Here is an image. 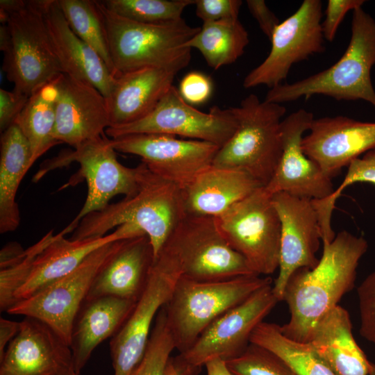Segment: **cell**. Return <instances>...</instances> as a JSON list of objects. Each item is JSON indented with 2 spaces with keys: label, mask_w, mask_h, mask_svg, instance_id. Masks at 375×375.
Segmentation results:
<instances>
[{
  "label": "cell",
  "mask_w": 375,
  "mask_h": 375,
  "mask_svg": "<svg viewBox=\"0 0 375 375\" xmlns=\"http://www.w3.org/2000/svg\"><path fill=\"white\" fill-rule=\"evenodd\" d=\"M367 249L363 237L342 231L323 244L322 256L313 269L300 268L291 275L283 297L290 317L280 326L285 337L308 343L317 322L354 287L359 261Z\"/></svg>",
  "instance_id": "obj_1"
},
{
  "label": "cell",
  "mask_w": 375,
  "mask_h": 375,
  "mask_svg": "<svg viewBox=\"0 0 375 375\" xmlns=\"http://www.w3.org/2000/svg\"><path fill=\"white\" fill-rule=\"evenodd\" d=\"M138 165L136 193L82 218L71 240L103 237L112 228L128 224L138 234L148 236L156 259L186 212L179 187L151 172L143 162Z\"/></svg>",
  "instance_id": "obj_2"
},
{
  "label": "cell",
  "mask_w": 375,
  "mask_h": 375,
  "mask_svg": "<svg viewBox=\"0 0 375 375\" xmlns=\"http://www.w3.org/2000/svg\"><path fill=\"white\" fill-rule=\"evenodd\" d=\"M374 65L375 20L360 7L353 10L351 39L335 63L292 83L270 88L265 100L281 104L324 95L338 101L364 100L375 107L371 78Z\"/></svg>",
  "instance_id": "obj_3"
},
{
  "label": "cell",
  "mask_w": 375,
  "mask_h": 375,
  "mask_svg": "<svg viewBox=\"0 0 375 375\" xmlns=\"http://www.w3.org/2000/svg\"><path fill=\"white\" fill-rule=\"evenodd\" d=\"M106 28L113 76L145 67H187L191 49L185 44L199 31L182 18L165 24H144L117 15L97 1Z\"/></svg>",
  "instance_id": "obj_4"
},
{
  "label": "cell",
  "mask_w": 375,
  "mask_h": 375,
  "mask_svg": "<svg viewBox=\"0 0 375 375\" xmlns=\"http://www.w3.org/2000/svg\"><path fill=\"white\" fill-rule=\"evenodd\" d=\"M237 122L231 138L216 153L212 165L244 172L265 186L282 153L281 124L286 108L260 101L251 94L239 106L230 108Z\"/></svg>",
  "instance_id": "obj_5"
},
{
  "label": "cell",
  "mask_w": 375,
  "mask_h": 375,
  "mask_svg": "<svg viewBox=\"0 0 375 375\" xmlns=\"http://www.w3.org/2000/svg\"><path fill=\"white\" fill-rule=\"evenodd\" d=\"M271 283L270 276L257 274L216 281L181 276L163 306L175 348L179 353L187 351L215 319Z\"/></svg>",
  "instance_id": "obj_6"
},
{
  "label": "cell",
  "mask_w": 375,
  "mask_h": 375,
  "mask_svg": "<svg viewBox=\"0 0 375 375\" xmlns=\"http://www.w3.org/2000/svg\"><path fill=\"white\" fill-rule=\"evenodd\" d=\"M2 69L14 90L31 96L62 71L44 20L42 0L8 15L0 26Z\"/></svg>",
  "instance_id": "obj_7"
},
{
  "label": "cell",
  "mask_w": 375,
  "mask_h": 375,
  "mask_svg": "<svg viewBox=\"0 0 375 375\" xmlns=\"http://www.w3.org/2000/svg\"><path fill=\"white\" fill-rule=\"evenodd\" d=\"M278 301L271 283L220 315L187 351L172 358L178 374L197 375L211 358L227 361L241 355L251 343L253 331Z\"/></svg>",
  "instance_id": "obj_8"
},
{
  "label": "cell",
  "mask_w": 375,
  "mask_h": 375,
  "mask_svg": "<svg viewBox=\"0 0 375 375\" xmlns=\"http://www.w3.org/2000/svg\"><path fill=\"white\" fill-rule=\"evenodd\" d=\"M215 218L228 244L256 274L269 276L278 268L281 222L264 186Z\"/></svg>",
  "instance_id": "obj_9"
},
{
  "label": "cell",
  "mask_w": 375,
  "mask_h": 375,
  "mask_svg": "<svg viewBox=\"0 0 375 375\" xmlns=\"http://www.w3.org/2000/svg\"><path fill=\"white\" fill-rule=\"evenodd\" d=\"M163 248L178 260L181 276L190 280L216 281L256 274L228 244L213 217L186 213Z\"/></svg>",
  "instance_id": "obj_10"
},
{
  "label": "cell",
  "mask_w": 375,
  "mask_h": 375,
  "mask_svg": "<svg viewBox=\"0 0 375 375\" xmlns=\"http://www.w3.org/2000/svg\"><path fill=\"white\" fill-rule=\"evenodd\" d=\"M73 162L79 164L80 176L85 179L88 187L85 203L69 224L73 231L82 218L106 207L112 197L117 195L131 197L138 191L139 165L131 168L120 163L110 138L105 135L47 161L35 175V181L48 171Z\"/></svg>",
  "instance_id": "obj_11"
},
{
  "label": "cell",
  "mask_w": 375,
  "mask_h": 375,
  "mask_svg": "<svg viewBox=\"0 0 375 375\" xmlns=\"http://www.w3.org/2000/svg\"><path fill=\"white\" fill-rule=\"evenodd\" d=\"M182 276L176 258L162 248L156 258L147 285L130 316L111 338L113 375H131L142 359L153 324Z\"/></svg>",
  "instance_id": "obj_12"
},
{
  "label": "cell",
  "mask_w": 375,
  "mask_h": 375,
  "mask_svg": "<svg viewBox=\"0 0 375 375\" xmlns=\"http://www.w3.org/2000/svg\"><path fill=\"white\" fill-rule=\"evenodd\" d=\"M122 240L91 253L73 272L33 295L17 301L7 312L31 317L52 328L70 347L74 319L98 272Z\"/></svg>",
  "instance_id": "obj_13"
},
{
  "label": "cell",
  "mask_w": 375,
  "mask_h": 375,
  "mask_svg": "<svg viewBox=\"0 0 375 375\" xmlns=\"http://www.w3.org/2000/svg\"><path fill=\"white\" fill-rule=\"evenodd\" d=\"M237 127L231 108L213 106L208 112L187 103L172 85L156 108L144 118L126 125L108 127L105 133L110 138L154 133L180 136L223 146Z\"/></svg>",
  "instance_id": "obj_14"
},
{
  "label": "cell",
  "mask_w": 375,
  "mask_h": 375,
  "mask_svg": "<svg viewBox=\"0 0 375 375\" xmlns=\"http://www.w3.org/2000/svg\"><path fill=\"white\" fill-rule=\"evenodd\" d=\"M322 3L304 0L298 9L274 30L265 59L245 76L244 88H272L286 79L292 66L325 51L322 27Z\"/></svg>",
  "instance_id": "obj_15"
},
{
  "label": "cell",
  "mask_w": 375,
  "mask_h": 375,
  "mask_svg": "<svg viewBox=\"0 0 375 375\" xmlns=\"http://www.w3.org/2000/svg\"><path fill=\"white\" fill-rule=\"evenodd\" d=\"M116 151L139 156L160 177L185 188L212 165L219 146L165 134H132L110 138Z\"/></svg>",
  "instance_id": "obj_16"
},
{
  "label": "cell",
  "mask_w": 375,
  "mask_h": 375,
  "mask_svg": "<svg viewBox=\"0 0 375 375\" xmlns=\"http://www.w3.org/2000/svg\"><path fill=\"white\" fill-rule=\"evenodd\" d=\"M281 222L278 274L273 285L278 300L283 301L286 284L298 269H313L322 240L317 213L312 199L285 192L272 195Z\"/></svg>",
  "instance_id": "obj_17"
},
{
  "label": "cell",
  "mask_w": 375,
  "mask_h": 375,
  "mask_svg": "<svg viewBox=\"0 0 375 375\" xmlns=\"http://www.w3.org/2000/svg\"><path fill=\"white\" fill-rule=\"evenodd\" d=\"M313 119L312 112L301 108L282 120L281 156L271 180L264 186L270 194L285 192L319 201L328 198L334 192L332 179L301 148L303 135L309 130Z\"/></svg>",
  "instance_id": "obj_18"
},
{
  "label": "cell",
  "mask_w": 375,
  "mask_h": 375,
  "mask_svg": "<svg viewBox=\"0 0 375 375\" xmlns=\"http://www.w3.org/2000/svg\"><path fill=\"white\" fill-rule=\"evenodd\" d=\"M303 137V153L331 178L375 147V122L342 115L314 119Z\"/></svg>",
  "instance_id": "obj_19"
},
{
  "label": "cell",
  "mask_w": 375,
  "mask_h": 375,
  "mask_svg": "<svg viewBox=\"0 0 375 375\" xmlns=\"http://www.w3.org/2000/svg\"><path fill=\"white\" fill-rule=\"evenodd\" d=\"M74 371L72 353L52 328L24 317L0 359V375H67Z\"/></svg>",
  "instance_id": "obj_20"
},
{
  "label": "cell",
  "mask_w": 375,
  "mask_h": 375,
  "mask_svg": "<svg viewBox=\"0 0 375 375\" xmlns=\"http://www.w3.org/2000/svg\"><path fill=\"white\" fill-rule=\"evenodd\" d=\"M58 90L55 139L74 148L104 135L110 122L106 98L92 85L61 74Z\"/></svg>",
  "instance_id": "obj_21"
},
{
  "label": "cell",
  "mask_w": 375,
  "mask_h": 375,
  "mask_svg": "<svg viewBox=\"0 0 375 375\" xmlns=\"http://www.w3.org/2000/svg\"><path fill=\"white\" fill-rule=\"evenodd\" d=\"M44 20L62 74L86 82L107 99L115 76L101 58L68 25L57 0H42Z\"/></svg>",
  "instance_id": "obj_22"
},
{
  "label": "cell",
  "mask_w": 375,
  "mask_h": 375,
  "mask_svg": "<svg viewBox=\"0 0 375 375\" xmlns=\"http://www.w3.org/2000/svg\"><path fill=\"white\" fill-rule=\"evenodd\" d=\"M154 261L147 235L122 240L98 272L86 299L110 296L138 301L147 285Z\"/></svg>",
  "instance_id": "obj_23"
},
{
  "label": "cell",
  "mask_w": 375,
  "mask_h": 375,
  "mask_svg": "<svg viewBox=\"0 0 375 375\" xmlns=\"http://www.w3.org/2000/svg\"><path fill=\"white\" fill-rule=\"evenodd\" d=\"M174 69L145 67L117 74L106 99L110 126L131 124L148 115L173 85Z\"/></svg>",
  "instance_id": "obj_24"
},
{
  "label": "cell",
  "mask_w": 375,
  "mask_h": 375,
  "mask_svg": "<svg viewBox=\"0 0 375 375\" xmlns=\"http://www.w3.org/2000/svg\"><path fill=\"white\" fill-rule=\"evenodd\" d=\"M70 232L67 226L56 234L53 240L38 256L28 279L15 295V303L73 272L99 247L111 242L131 238L124 225L118 226L103 237L81 240L65 238V235Z\"/></svg>",
  "instance_id": "obj_25"
},
{
  "label": "cell",
  "mask_w": 375,
  "mask_h": 375,
  "mask_svg": "<svg viewBox=\"0 0 375 375\" xmlns=\"http://www.w3.org/2000/svg\"><path fill=\"white\" fill-rule=\"evenodd\" d=\"M137 301L115 297L85 299L73 324L70 348L79 375L95 348L112 338L127 320Z\"/></svg>",
  "instance_id": "obj_26"
},
{
  "label": "cell",
  "mask_w": 375,
  "mask_h": 375,
  "mask_svg": "<svg viewBox=\"0 0 375 375\" xmlns=\"http://www.w3.org/2000/svg\"><path fill=\"white\" fill-rule=\"evenodd\" d=\"M260 187L244 172L211 165L181 190L185 211L216 217Z\"/></svg>",
  "instance_id": "obj_27"
},
{
  "label": "cell",
  "mask_w": 375,
  "mask_h": 375,
  "mask_svg": "<svg viewBox=\"0 0 375 375\" xmlns=\"http://www.w3.org/2000/svg\"><path fill=\"white\" fill-rule=\"evenodd\" d=\"M308 343L335 375H369L372 362L353 338L350 315L342 306L317 322Z\"/></svg>",
  "instance_id": "obj_28"
},
{
  "label": "cell",
  "mask_w": 375,
  "mask_h": 375,
  "mask_svg": "<svg viewBox=\"0 0 375 375\" xmlns=\"http://www.w3.org/2000/svg\"><path fill=\"white\" fill-rule=\"evenodd\" d=\"M30 144L19 128L12 124L0 138V233L14 231L20 223L16 202L19 184L31 165Z\"/></svg>",
  "instance_id": "obj_29"
},
{
  "label": "cell",
  "mask_w": 375,
  "mask_h": 375,
  "mask_svg": "<svg viewBox=\"0 0 375 375\" xmlns=\"http://www.w3.org/2000/svg\"><path fill=\"white\" fill-rule=\"evenodd\" d=\"M57 97L58 90L53 81L29 97L15 122L30 144L31 165L51 147L60 144L54 138Z\"/></svg>",
  "instance_id": "obj_30"
},
{
  "label": "cell",
  "mask_w": 375,
  "mask_h": 375,
  "mask_svg": "<svg viewBox=\"0 0 375 375\" xmlns=\"http://www.w3.org/2000/svg\"><path fill=\"white\" fill-rule=\"evenodd\" d=\"M249 43V33L238 19L203 22L185 44L198 50L208 66L217 69L235 62Z\"/></svg>",
  "instance_id": "obj_31"
},
{
  "label": "cell",
  "mask_w": 375,
  "mask_h": 375,
  "mask_svg": "<svg viewBox=\"0 0 375 375\" xmlns=\"http://www.w3.org/2000/svg\"><path fill=\"white\" fill-rule=\"evenodd\" d=\"M250 342L278 356L296 375H335L310 343L288 338L278 324L262 322L253 331Z\"/></svg>",
  "instance_id": "obj_32"
},
{
  "label": "cell",
  "mask_w": 375,
  "mask_h": 375,
  "mask_svg": "<svg viewBox=\"0 0 375 375\" xmlns=\"http://www.w3.org/2000/svg\"><path fill=\"white\" fill-rule=\"evenodd\" d=\"M73 32L104 61L113 75L105 22L97 1L57 0Z\"/></svg>",
  "instance_id": "obj_33"
},
{
  "label": "cell",
  "mask_w": 375,
  "mask_h": 375,
  "mask_svg": "<svg viewBox=\"0 0 375 375\" xmlns=\"http://www.w3.org/2000/svg\"><path fill=\"white\" fill-rule=\"evenodd\" d=\"M110 12L144 24H165L182 19L185 8L194 0H104Z\"/></svg>",
  "instance_id": "obj_34"
},
{
  "label": "cell",
  "mask_w": 375,
  "mask_h": 375,
  "mask_svg": "<svg viewBox=\"0 0 375 375\" xmlns=\"http://www.w3.org/2000/svg\"><path fill=\"white\" fill-rule=\"evenodd\" d=\"M356 183L375 185V147L349 165L345 177L330 197L322 200H312L323 237L330 238L334 235L331 218L335 202L348 186Z\"/></svg>",
  "instance_id": "obj_35"
},
{
  "label": "cell",
  "mask_w": 375,
  "mask_h": 375,
  "mask_svg": "<svg viewBox=\"0 0 375 375\" xmlns=\"http://www.w3.org/2000/svg\"><path fill=\"white\" fill-rule=\"evenodd\" d=\"M49 231L38 242L25 249L20 258L11 266L0 269V310L7 312L15 303V295L28 279L38 256L53 240Z\"/></svg>",
  "instance_id": "obj_36"
},
{
  "label": "cell",
  "mask_w": 375,
  "mask_h": 375,
  "mask_svg": "<svg viewBox=\"0 0 375 375\" xmlns=\"http://www.w3.org/2000/svg\"><path fill=\"white\" fill-rule=\"evenodd\" d=\"M174 349L162 306L156 317L144 356L131 375H165Z\"/></svg>",
  "instance_id": "obj_37"
},
{
  "label": "cell",
  "mask_w": 375,
  "mask_h": 375,
  "mask_svg": "<svg viewBox=\"0 0 375 375\" xmlns=\"http://www.w3.org/2000/svg\"><path fill=\"white\" fill-rule=\"evenodd\" d=\"M226 362L234 375H296L278 356L253 343L241 355Z\"/></svg>",
  "instance_id": "obj_38"
},
{
  "label": "cell",
  "mask_w": 375,
  "mask_h": 375,
  "mask_svg": "<svg viewBox=\"0 0 375 375\" xmlns=\"http://www.w3.org/2000/svg\"><path fill=\"white\" fill-rule=\"evenodd\" d=\"M360 315V334L375 347V270L357 289Z\"/></svg>",
  "instance_id": "obj_39"
},
{
  "label": "cell",
  "mask_w": 375,
  "mask_h": 375,
  "mask_svg": "<svg viewBox=\"0 0 375 375\" xmlns=\"http://www.w3.org/2000/svg\"><path fill=\"white\" fill-rule=\"evenodd\" d=\"M240 0H196V15L203 22L238 19Z\"/></svg>",
  "instance_id": "obj_40"
},
{
  "label": "cell",
  "mask_w": 375,
  "mask_h": 375,
  "mask_svg": "<svg viewBox=\"0 0 375 375\" xmlns=\"http://www.w3.org/2000/svg\"><path fill=\"white\" fill-rule=\"evenodd\" d=\"M178 90L189 104H201L210 97L212 83L207 75L199 72H191L182 78Z\"/></svg>",
  "instance_id": "obj_41"
},
{
  "label": "cell",
  "mask_w": 375,
  "mask_h": 375,
  "mask_svg": "<svg viewBox=\"0 0 375 375\" xmlns=\"http://www.w3.org/2000/svg\"><path fill=\"white\" fill-rule=\"evenodd\" d=\"M365 2L364 0H328L325 10V18L322 22L324 39L333 42L347 13L362 7Z\"/></svg>",
  "instance_id": "obj_42"
},
{
  "label": "cell",
  "mask_w": 375,
  "mask_h": 375,
  "mask_svg": "<svg viewBox=\"0 0 375 375\" xmlns=\"http://www.w3.org/2000/svg\"><path fill=\"white\" fill-rule=\"evenodd\" d=\"M29 96L13 89H0V130L3 133L15 122L26 106Z\"/></svg>",
  "instance_id": "obj_43"
},
{
  "label": "cell",
  "mask_w": 375,
  "mask_h": 375,
  "mask_svg": "<svg viewBox=\"0 0 375 375\" xmlns=\"http://www.w3.org/2000/svg\"><path fill=\"white\" fill-rule=\"evenodd\" d=\"M246 3L261 31L270 40L274 30L281 23L278 18L263 0H247Z\"/></svg>",
  "instance_id": "obj_44"
},
{
  "label": "cell",
  "mask_w": 375,
  "mask_h": 375,
  "mask_svg": "<svg viewBox=\"0 0 375 375\" xmlns=\"http://www.w3.org/2000/svg\"><path fill=\"white\" fill-rule=\"evenodd\" d=\"M20 328V322L0 318V359L3 357L9 343L17 335Z\"/></svg>",
  "instance_id": "obj_45"
},
{
  "label": "cell",
  "mask_w": 375,
  "mask_h": 375,
  "mask_svg": "<svg viewBox=\"0 0 375 375\" xmlns=\"http://www.w3.org/2000/svg\"><path fill=\"white\" fill-rule=\"evenodd\" d=\"M25 249L16 242L6 244L0 251V269L7 268L17 262Z\"/></svg>",
  "instance_id": "obj_46"
},
{
  "label": "cell",
  "mask_w": 375,
  "mask_h": 375,
  "mask_svg": "<svg viewBox=\"0 0 375 375\" xmlns=\"http://www.w3.org/2000/svg\"><path fill=\"white\" fill-rule=\"evenodd\" d=\"M207 375H234L228 367L225 360L219 358L208 360L204 365Z\"/></svg>",
  "instance_id": "obj_47"
},
{
  "label": "cell",
  "mask_w": 375,
  "mask_h": 375,
  "mask_svg": "<svg viewBox=\"0 0 375 375\" xmlns=\"http://www.w3.org/2000/svg\"><path fill=\"white\" fill-rule=\"evenodd\" d=\"M27 3L24 0H1L0 22H2L10 14L23 8Z\"/></svg>",
  "instance_id": "obj_48"
},
{
  "label": "cell",
  "mask_w": 375,
  "mask_h": 375,
  "mask_svg": "<svg viewBox=\"0 0 375 375\" xmlns=\"http://www.w3.org/2000/svg\"><path fill=\"white\" fill-rule=\"evenodd\" d=\"M165 375H179L173 365V362L172 361V357L169 359L168 364L167 365Z\"/></svg>",
  "instance_id": "obj_49"
},
{
  "label": "cell",
  "mask_w": 375,
  "mask_h": 375,
  "mask_svg": "<svg viewBox=\"0 0 375 375\" xmlns=\"http://www.w3.org/2000/svg\"><path fill=\"white\" fill-rule=\"evenodd\" d=\"M369 375H375V363H372Z\"/></svg>",
  "instance_id": "obj_50"
},
{
  "label": "cell",
  "mask_w": 375,
  "mask_h": 375,
  "mask_svg": "<svg viewBox=\"0 0 375 375\" xmlns=\"http://www.w3.org/2000/svg\"><path fill=\"white\" fill-rule=\"evenodd\" d=\"M67 375H78L74 371L72 372L70 374Z\"/></svg>",
  "instance_id": "obj_51"
}]
</instances>
